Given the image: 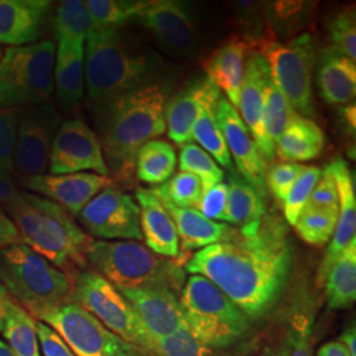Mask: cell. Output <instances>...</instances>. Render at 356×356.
<instances>
[{"label":"cell","instance_id":"cell-31","mask_svg":"<svg viewBox=\"0 0 356 356\" xmlns=\"http://www.w3.org/2000/svg\"><path fill=\"white\" fill-rule=\"evenodd\" d=\"M225 222L242 227L267 214L266 195L236 173H229Z\"/></svg>","mask_w":356,"mask_h":356},{"label":"cell","instance_id":"cell-40","mask_svg":"<svg viewBox=\"0 0 356 356\" xmlns=\"http://www.w3.org/2000/svg\"><path fill=\"white\" fill-rule=\"evenodd\" d=\"M178 164L181 172H188L198 177L202 184L204 193L216 184H220L225 178V170L216 164V160L209 153L194 143L181 148Z\"/></svg>","mask_w":356,"mask_h":356},{"label":"cell","instance_id":"cell-50","mask_svg":"<svg viewBox=\"0 0 356 356\" xmlns=\"http://www.w3.org/2000/svg\"><path fill=\"white\" fill-rule=\"evenodd\" d=\"M19 194L17 188L10 178L0 175V204H8Z\"/></svg>","mask_w":356,"mask_h":356},{"label":"cell","instance_id":"cell-22","mask_svg":"<svg viewBox=\"0 0 356 356\" xmlns=\"http://www.w3.org/2000/svg\"><path fill=\"white\" fill-rule=\"evenodd\" d=\"M136 201L140 209V229L145 247L166 259L179 257V239L173 219L151 189L138 188Z\"/></svg>","mask_w":356,"mask_h":356},{"label":"cell","instance_id":"cell-37","mask_svg":"<svg viewBox=\"0 0 356 356\" xmlns=\"http://www.w3.org/2000/svg\"><path fill=\"white\" fill-rule=\"evenodd\" d=\"M89 10L92 26L113 28L123 26L132 19H138L145 1L134 0H88L85 1Z\"/></svg>","mask_w":356,"mask_h":356},{"label":"cell","instance_id":"cell-55","mask_svg":"<svg viewBox=\"0 0 356 356\" xmlns=\"http://www.w3.org/2000/svg\"><path fill=\"white\" fill-rule=\"evenodd\" d=\"M355 103H348L342 108V122H344L348 132L355 134Z\"/></svg>","mask_w":356,"mask_h":356},{"label":"cell","instance_id":"cell-14","mask_svg":"<svg viewBox=\"0 0 356 356\" xmlns=\"http://www.w3.org/2000/svg\"><path fill=\"white\" fill-rule=\"evenodd\" d=\"M49 175L88 173L110 177L102 147L95 132L81 119L63 120L49 156Z\"/></svg>","mask_w":356,"mask_h":356},{"label":"cell","instance_id":"cell-57","mask_svg":"<svg viewBox=\"0 0 356 356\" xmlns=\"http://www.w3.org/2000/svg\"><path fill=\"white\" fill-rule=\"evenodd\" d=\"M0 57H1V51H0Z\"/></svg>","mask_w":356,"mask_h":356},{"label":"cell","instance_id":"cell-10","mask_svg":"<svg viewBox=\"0 0 356 356\" xmlns=\"http://www.w3.org/2000/svg\"><path fill=\"white\" fill-rule=\"evenodd\" d=\"M72 301L103 323L107 329L148 356L151 339L135 309L110 281L91 269L72 279Z\"/></svg>","mask_w":356,"mask_h":356},{"label":"cell","instance_id":"cell-28","mask_svg":"<svg viewBox=\"0 0 356 356\" xmlns=\"http://www.w3.org/2000/svg\"><path fill=\"white\" fill-rule=\"evenodd\" d=\"M54 91L63 107H73L85 95V45L58 41L54 61Z\"/></svg>","mask_w":356,"mask_h":356},{"label":"cell","instance_id":"cell-53","mask_svg":"<svg viewBox=\"0 0 356 356\" xmlns=\"http://www.w3.org/2000/svg\"><path fill=\"white\" fill-rule=\"evenodd\" d=\"M259 356H291V347H289V341L286 335L281 339L280 342L268 346Z\"/></svg>","mask_w":356,"mask_h":356},{"label":"cell","instance_id":"cell-26","mask_svg":"<svg viewBox=\"0 0 356 356\" xmlns=\"http://www.w3.org/2000/svg\"><path fill=\"white\" fill-rule=\"evenodd\" d=\"M317 86L321 98L329 104L351 103L356 94L355 61L330 48L326 49L317 66Z\"/></svg>","mask_w":356,"mask_h":356},{"label":"cell","instance_id":"cell-56","mask_svg":"<svg viewBox=\"0 0 356 356\" xmlns=\"http://www.w3.org/2000/svg\"><path fill=\"white\" fill-rule=\"evenodd\" d=\"M0 356H16L13 348L1 339H0Z\"/></svg>","mask_w":356,"mask_h":356},{"label":"cell","instance_id":"cell-15","mask_svg":"<svg viewBox=\"0 0 356 356\" xmlns=\"http://www.w3.org/2000/svg\"><path fill=\"white\" fill-rule=\"evenodd\" d=\"M138 19L166 51L191 53L198 40V29L191 8L177 0H148Z\"/></svg>","mask_w":356,"mask_h":356},{"label":"cell","instance_id":"cell-1","mask_svg":"<svg viewBox=\"0 0 356 356\" xmlns=\"http://www.w3.org/2000/svg\"><path fill=\"white\" fill-rule=\"evenodd\" d=\"M294 256L289 231L279 216L236 227L227 241L197 251L185 264L211 281L252 322L267 318L291 282Z\"/></svg>","mask_w":356,"mask_h":356},{"label":"cell","instance_id":"cell-38","mask_svg":"<svg viewBox=\"0 0 356 356\" xmlns=\"http://www.w3.org/2000/svg\"><path fill=\"white\" fill-rule=\"evenodd\" d=\"M151 191L157 198L165 200L175 206L195 210H198L204 195L201 181L188 172H179Z\"/></svg>","mask_w":356,"mask_h":356},{"label":"cell","instance_id":"cell-11","mask_svg":"<svg viewBox=\"0 0 356 356\" xmlns=\"http://www.w3.org/2000/svg\"><path fill=\"white\" fill-rule=\"evenodd\" d=\"M38 321L57 331L76 356H147L73 301L51 309Z\"/></svg>","mask_w":356,"mask_h":356},{"label":"cell","instance_id":"cell-4","mask_svg":"<svg viewBox=\"0 0 356 356\" xmlns=\"http://www.w3.org/2000/svg\"><path fill=\"white\" fill-rule=\"evenodd\" d=\"M153 67L119 29L92 26L85 42V86L94 103L107 104L151 85Z\"/></svg>","mask_w":356,"mask_h":356},{"label":"cell","instance_id":"cell-51","mask_svg":"<svg viewBox=\"0 0 356 356\" xmlns=\"http://www.w3.org/2000/svg\"><path fill=\"white\" fill-rule=\"evenodd\" d=\"M316 356H351L347 348L338 339L322 344Z\"/></svg>","mask_w":356,"mask_h":356},{"label":"cell","instance_id":"cell-9","mask_svg":"<svg viewBox=\"0 0 356 356\" xmlns=\"http://www.w3.org/2000/svg\"><path fill=\"white\" fill-rule=\"evenodd\" d=\"M256 51L266 58L272 81L294 113L305 118L313 116L312 79L317 61L314 38L305 32L286 44L273 38L263 42Z\"/></svg>","mask_w":356,"mask_h":356},{"label":"cell","instance_id":"cell-13","mask_svg":"<svg viewBox=\"0 0 356 356\" xmlns=\"http://www.w3.org/2000/svg\"><path fill=\"white\" fill-rule=\"evenodd\" d=\"M63 119L51 103L20 110L16 131L15 173L23 178L45 175L51 145Z\"/></svg>","mask_w":356,"mask_h":356},{"label":"cell","instance_id":"cell-46","mask_svg":"<svg viewBox=\"0 0 356 356\" xmlns=\"http://www.w3.org/2000/svg\"><path fill=\"white\" fill-rule=\"evenodd\" d=\"M305 207L319 209V210H329V211H339V195L335 179L332 177L329 166L322 170L317 185L310 194Z\"/></svg>","mask_w":356,"mask_h":356},{"label":"cell","instance_id":"cell-30","mask_svg":"<svg viewBox=\"0 0 356 356\" xmlns=\"http://www.w3.org/2000/svg\"><path fill=\"white\" fill-rule=\"evenodd\" d=\"M329 310H342L356 300V239L332 264L323 284Z\"/></svg>","mask_w":356,"mask_h":356},{"label":"cell","instance_id":"cell-47","mask_svg":"<svg viewBox=\"0 0 356 356\" xmlns=\"http://www.w3.org/2000/svg\"><path fill=\"white\" fill-rule=\"evenodd\" d=\"M229 185L225 182L216 184L202 195L198 211L210 220H225L227 207Z\"/></svg>","mask_w":356,"mask_h":356},{"label":"cell","instance_id":"cell-12","mask_svg":"<svg viewBox=\"0 0 356 356\" xmlns=\"http://www.w3.org/2000/svg\"><path fill=\"white\" fill-rule=\"evenodd\" d=\"M76 218L90 238L94 236L98 241H143L140 209L116 182L99 191Z\"/></svg>","mask_w":356,"mask_h":356},{"label":"cell","instance_id":"cell-43","mask_svg":"<svg viewBox=\"0 0 356 356\" xmlns=\"http://www.w3.org/2000/svg\"><path fill=\"white\" fill-rule=\"evenodd\" d=\"M321 175H322V169H319L318 166H305L301 175L293 184L292 189L282 204L285 219L292 226H294L298 216L305 209L306 204L310 198V194L314 189V186L317 185Z\"/></svg>","mask_w":356,"mask_h":356},{"label":"cell","instance_id":"cell-27","mask_svg":"<svg viewBox=\"0 0 356 356\" xmlns=\"http://www.w3.org/2000/svg\"><path fill=\"white\" fill-rule=\"evenodd\" d=\"M326 138L318 124L305 116L296 114L275 144V153L282 163H305L318 157Z\"/></svg>","mask_w":356,"mask_h":356},{"label":"cell","instance_id":"cell-18","mask_svg":"<svg viewBox=\"0 0 356 356\" xmlns=\"http://www.w3.org/2000/svg\"><path fill=\"white\" fill-rule=\"evenodd\" d=\"M113 182H115L114 178L95 173L42 175L23 178L26 189L58 204L73 218H76L99 191Z\"/></svg>","mask_w":356,"mask_h":356},{"label":"cell","instance_id":"cell-32","mask_svg":"<svg viewBox=\"0 0 356 356\" xmlns=\"http://www.w3.org/2000/svg\"><path fill=\"white\" fill-rule=\"evenodd\" d=\"M288 330L291 356H313V329L316 322L314 301L309 293H296L288 309Z\"/></svg>","mask_w":356,"mask_h":356},{"label":"cell","instance_id":"cell-19","mask_svg":"<svg viewBox=\"0 0 356 356\" xmlns=\"http://www.w3.org/2000/svg\"><path fill=\"white\" fill-rule=\"evenodd\" d=\"M269 76L270 72L266 58L259 51H251L245 61L238 108L266 163H272L276 156L275 147L268 141L263 126L264 89Z\"/></svg>","mask_w":356,"mask_h":356},{"label":"cell","instance_id":"cell-2","mask_svg":"<svg viewBox=\"0 0 356 356\" xmlns=\"http://www.w3.org/2000/svg\"><path fill=\"white\" fill-rule=\"evenodd\" d=\"M165 91L159 83L103 104L99 143L110 175L124 182L131 181L139 149L165 132Z\"/></svg>","mask_w":356,"mask_h":356},{"label":"cell","instance_id":"cell-48","mask_svg":"<svg viewBox=\"0 0 356 356\" xmlns=\"http://www.w3.org/2000/svg\"><path fill=\"white\" fill-rule=\"evenodd\" d=\"M38 344L42 356H76L64 339L47 323L36 322Z\"/></svg>","mask_w":356,"mask_h":356},{"label":"cell","instance_id":"cell-16","mask_svg":"<svg viewBox=\"0 0 356 356\" xmlns=\"http://www.w3.org/2000/svg\"><path fill=\"white\" fill-rule=\"evenodd\" d=\"M216 119L222 129L229 156L234 159L241 177L266 195L267 163L259 152L239 111L234 108L225 97H220L216 104Z\"/></svg>","mask_w":356,"mask_h":356},{"label":"cell","instance_id":"cell-21","mask_svg":"<svg viewBox=\"0 0 356 356\" xmlns=\"http://www.w3.org/2000/svg\"><path fill=\"white\" fill-rule=\"evenodd\" d=\"M254 49L250 41L234 35L213 51L204 63L206 78L219 90H225L227 101L238 110L244 67L248 53Z\"/></svg>","mask_w":356,"mask_h":356},{"label":"cell","instance_id":"cell-45","mask_svg":"<svg viewBox=\"0 0 356 356\" xmlns=\"http://www.w3.org/2000/svg\"><path fill=\"white\" fill-rule=\"evenodd\" d=\"M305 165L301 164H293V163H280L275 164L269 170H267L266 176V185L270 191V194L281 202L286 200L289 191L292 189L293 184L301 175Z\"/></svg>","mask_w":356,"mask_h":356},{"label":"cell","instance_id":"cell-41","mask_svg":"<svg viewBox=\"0 0 356 356\" xmlns=\"http://www.w3.org/2000/svg\"><path fill=\"white\" fill-rule=\"evenodd\" d=\"M330 49L346 56L347 58L356 60V23L355 8L347 7L331 16L329 22Z\"/></svg>","mask_w":356,"mask_h":356},{"label":"cell","instance_id":"cell-23","mask_svg":"<svg viewBox=\"0 0 356 356\" xmlns=\"http://www.w3.org/2000/svg\"><path fill=\"white\" fill-rule=\"evenodd\" d=\"M51 4L48 0H0V42L10 47L35 44Z\"/></svg>","mask_w":356,"mask_h":356},{"label":"cell","instance_id":"cell-39","mask_svg":"<svg viewBox=\"0 0 356 356\" xmlns=\"http://www.w3.org/2000/svg\"><path fill=\"white\" fill-rule=\"evenodd\" d=\"M338 214L339 211L305 207L293 227L304 242L322 247L331 241L337 227Z\"/></svg>","mask_w":356,"mask_h":356},{"label":"cell","instance_id":"cell-42","mask_svg":"<svg viewBox=\"0 0 356 356\" xmlns=\"http://www.w3.org/2000/svg\"><path fill=\"white\" fill-rule=\"evenodd\" d=\"M214 351L201 343L191 331L185 327L157 339L151 344L148 356H213Z\"/></svg>","mask_w":356,"mask_h":356},{"label":"cell","instance_id":"cell-5","mask_svg":"<svg viewBox=\"0 0 356 356\" xmlns=\"http://www.w3.org/2000/svg\"><path fill=\"white\" fill-rule=\"evenodd\" d=\"M88 266L118 289L168 288L181 292L185 272L178 260L153 254L132 241H91Z\"/></svg>","mask_w":356,"mask_h":356},{"label":"cell","instance_id":"cell-8","mask_svg":"<svg viewBox=\"0 0 356 356\" xmlns=\"http://www.w3.org/2000/svg\"><path fill=\"white\" fill-rule=\"evenodd\" d=\"M54 61L51 40L7 48L0 57V108L49 102L54 92Z\"/></svg>","mask_w":356,"mask_h":356},{"label":"cell","instance_id":"cell-20","mask_svg":"<svg viewBox=\"0 0 356 356\" xmlns=\"http://www.w3.org/2000/svg\"><path fill=\"white\" fill-rule=\"evenodd\" d=\"M339 195V214L337 227L331 236L327 251L317 272V286H323L332 264L343 254L350 243L356 239V195L354 176L342 157H337L329 164Z\"/></svg>","mask_w":356,"mask_h":356},{"label":"cell","instance_id":"cell-6","mask_svg":"<svg viewBox=\"0 0 356 356\" xmlns=\"http://www.w3.org/2000/svg\"><path fill=\"white\" fill-rule=\"evenodd\" d=\"M0 284L35 319L72 301V280L26 244L0 250Z\"/></svg>","mask_w":356,"mask_h":356},{"label":"cell","instance_id":"cell-7","mask_svg":"<svg viewBox=\"0 0 356 356\" xmlns=\"http://www.w3.org/2000/svg\"><path fill=\"white\" fill-rule=\"evenodd\" d=\"M178 298L188 329L213 351L241 342L252 330L242 309L204 276L191 275Z\"/></svg>","mask_w":356,"mask_h":356},{"label":"cell","instance_id":"cell-49","mask_svg":"<svg viewBox=\"0 0 356 356\" xmlns=\"http://www.w3.org/2000/svg\"><path fill=\"white\" fill-rule=\"evenodd\" d=\"M20 232L13 219L0 207V250L22 244Z\"/></svg>","mask_w":356,"mask_h":356},{"label":"cell","instance_id":"cell-33","mask_svg":"<svg viewBox=\"0 0 356 356\" xmlns=\"http://www.w3.org/2000/svg\"><path fill=\"white\" fill-rule=\"evenodd\" d=\"M177 164L175 148L164 140L148 141L136 154L135 175L141 182L160 186L173 176Z\"/></svg>","mask_w":356,"mask_h":356},{"label":"cell","instance_id":"cell-54","mask_svg":"<svg viewBox=\"0 0 356 356\" xmlns=\"http://www.w3.org/2000/svg\"><path fill=\"white\" fill-rule=\"evenodd\" d=\"M13 298L10 293L6 291V288L0 284V332L4 329V323L8 314V307L13 304Z\"/></svg>","mask_w":356,"mask_h":356},{"label":"cell","instance_id":"cell-44","mask_svg":"<svg viewBox=\"0 0 356 356\" xmlns=\"http://www.w3.org/2000/svg\"><path fill=\"white\" fill-rule=\"evenodd\" d=\"M19 115V108H0V175L7 178L15 173L13 160Z\"/></svg>","mask_w":356,"mask_h":356},{"label":"cell","instance_id":"cell-36","mask_svg":"<svg viewBox=\"0 0 356 356\" xmlns=\"http://www.w3.org/2000/svg\"><path fill=\"white\" fill-rule=\"evenodd\" d=\"M296 115L292 106L281 94L269 76L264 89V106H263V126L267 139L273 147L281 134L288 127L293 116Z\"/></svg>","mask_w":356,"mask_h":356},{"label":"cell","instance_id":"cell-17","mask_svg":"<svg viewBox=\"0 0 356 356\" xmlns=\"http://www.w3.org/2000/svg\"><path fill=\"white\" fill-rule=\"evenodd\" d=\"M135 309L151 344L186 326L177 293L168 288L119 289Z\"/></svg>","mask_w":356,"mask_h":356},{"label":"cell","instance_id":"cell-24","mask_svg":"<svg viewBox=\"0 0 356 356\" xmlns=\"http://www.w3.org/2000/svg\"><path fill=\"white\" fill-rule=\"evenodd\" d=\"M160 202L164 204L166 211L175 222L179 248L186 252L195 250L200 251L211 244L227 241L236 231V227L234 229L226 223H218L204 218L195 209L178 207L165 200H160Z\"/></svg>","mask_w":356,"mask_h":356},{"label":"cell","instance_id":"cell-34","mask_svg":"<svg viewBox=\"0 0 356 356\" xmlns=\"http://www.w3.org/2000/svg\"><path fill=\"white\" fill-rule=\"evenodd\" d=\"M38 319L13 301L3 329V337L16 356H41L38 344Z\"/></svg>","mask_w":356,"mask_h":356},{"label":"cell","instance_id":"cell-25","mask_svg":"<svg viewBox=\"0 0 356 356\" xmlns=\"http://www.w3.org/2000/svg\"><path fill=\"white\" fill-rule=\"evenodd\" d=\"M220 98V90L204 76V91L200 102V111L191 128L193 140L200 143L202 149L216 159L229 173H235L222 129L216 119V104Z\"/></svg>","mask_w":356,"mask_h":356},{"label":"cell","instance_id":"cell-35","mask_svg":"<svg viewBox=\"0 0 356 356\" xmlns=\"http://www.w3.org/2000/svg\"><path fill=\"white\" fill-rule=\"evenodd\" d=\"M53 26L57 41L85 45L92 28L86 3L82 0L61 1L54 16Z\"/></svg>","mask_w":356,"mask_h":356},{"label":"cell","instance_id":"cell-29","mask_svg":"<svg viewBox=\"0 0 356 356\" xmlns=\"http://www.w3.org/2000/svg\"><path fill=\"white\" fill-rule=\"evenodd\" d=\"M204 83V78L193 81L166 103L168 135L178 145L184 147L193 141L191 128L200 111Z\"/></svg>","mask_w":356,"mask_h":356},{"label":"cell","instance_id":"cell-52","mask_svg":"<svg viewBox=\"0 0 356 356\" xmlns=\"http://www.w3.org/2000/svg\"><path fill=\"white\" fill-rule=\"evenodd\" d=\"M338 341L347 348V351L350 353V355L356 356L355 325H350L348 327H346V329L342 331V334L339 335Z\"/></svg>","mask_w":356,"mask_h":356},{"label":"cell","instance_id":"cell-3","mask_svg":"<svg viewBox=\"0 0 356 356\" xmlns=\"http://www.w3.org/2000/svg\"><path fill=\"white\" fill-rule=\"evenodd\" d=\"M6 210L23 244L61 269L70 280L89 269L86 252L92 238L63 207L44 197L19 191Z\"/></svg>","mask_w":356,"mask_h":356}]
</instances>
